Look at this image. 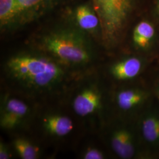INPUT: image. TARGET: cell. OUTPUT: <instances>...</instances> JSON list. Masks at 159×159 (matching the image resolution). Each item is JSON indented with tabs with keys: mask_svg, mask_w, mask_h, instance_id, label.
I'll return each instance as SVG.
<instances>
[{
	"mask_svg": "<svg viewBox=\"0 0 159 159\" xmlns=\"http://www.w3.org/2000/svg\"><path fill=\"white\" fill-rule=\"evenodd\" d=\"M3 68L13 85L34 95L57 91L68 79V68L37 50L12 55Z\"/></svg>",
	"mask_w": 159,
	"mask_h": 159,
	"instance_id": "6da1fadb",
	"label": "cell"
},
{
	"mask_svg": "<svg viewBox=\"0 0 159 159\" xmlns=\"http://www.w3.org/2000/svg\"><path fill=\"white\" fill-rule=\"evenodd\" d=\"M35 45L37 50L68 69L87 67L94 58L90 36L70 23L43 33L36 39Z\"/></svg>",
	"mask_w": 159,
	"mask_h": 159,
	"instance_id": "7a4b0ae2",
	"label": "cell"
},
{
	"mask_svg": "<svg viewBox=\"0 0 159 159\" xmlns=\"http://www.w3.org/2000/svg\"><path fill=\"white\" fill-rule=\"evenodd\" d=\"M135 0H91L99 18L101 35L106 43L116 41L125 26Z\"/></svg>",
	"mask_w": 159,
	"mask_h": 159,
	"instance_id": "3957f363",
	"label": "cell"
},
{
	"mask_svg": "<svg viewBox=\"0 0 159 159\" xmlns=\"http://www.w3.org/2000/svg\"><path fill=\"white\" fill-rule=\"evenodd\" d=\"M31 109L24 100L7 95L1 106L0 126L3 130L12 131L21 127L29 118Z\"/></svg>",
	"mask_w": 159,
	"mask_h": 159,
	"instance_id": "277c9868",
	"label": "cell"
},
{
	"mask_svg": "<svg viewBox=\"0 0 159 159\" xmlns=\"http://www.w3.org/2000/svg\"><path fill=\"white\" fill-rule=\"evenodd\" d=\"M102 94L93 83L83 85L75 92L71 100L74 113L80 117H91L102 106Z\"/></svg>",
	"mask_w": 159,
	"mask_h": 159,
	"instance_id": "5b68a950",
	"label": "cell"
},
{
	"mask_svg": "<svg viewBox=\"0 0 159 159\" xmlns=\"http://www.w3.org/2000/svg\"><path fill=\"white\" fill-rule=\"evenodd\" d=\"M68 17L69 23L90 37L101 34L100 20L91 4L84 3L75 7L68 13Z\"/></svg>",
	"mask_w": 159,
	"mask_h": 159,
	"instance_id": "8992f818",
	"label": "cell"
},
{
	"mask_svg": "<svg viewBox=\"0 0 159 159\" xmlns=\"http://www.w3.org/2000/svg\"><path fill=\"white\" fill-rule=\"evenodd\" d=\"M20 11V27L32 23L50 14L64 0H18Z\"/></svg>",
	"mask_w": 159,
	"mask_h": 159,
	"instance_id": "52a82bcc",
	"label": "cell"
},
{
	"mask_svg": "<svg viewBox=\"0 0 159 159\" xmlns=\"http://www.w3.org/2000/svg\"><path fill=\"white\" fill-rule=\"evenodd\" d=\"M41 125L47 135L56 138L68 136L74 128L72 119L68 116L60 113L46 114L41 119Z\"/></svg>",
	"mask_w": 159,
	"mask_h": 159,
	"instance_id": "ba28073f",
	"label": "cell"
},
{
	"mask_svg": "<svg viewBox=\"0 0 159 159\" xmlns=\"http://www.w3.org/2000/svg\"><path fill=\"white\" fill-rule=\"evenodd\" d=\"M20 11L18 0H0V26L2 31L20 27Z\"/></svg>",
	"mask_w": 159,
	"mask_h": 159,
	"instance_id": "9c48e42d",
	"label": "cell"
},
{
	"mask_svg": "<svg viewBox=\"0 0 159 159\" xmlns=\"http://www.w3.org/2000/svg\"><path fill=\"white\" fill-rule=\"evenodd\" d=\"M111 144L114 152L122 159H130L134 153L130 133L124 129L114 132Z\"/></svg>",
	"mask_w": 159,
	"mask_h": 159,
	"instance_id": "30bf717a",
	"label": "cell"
},
{
	"mask_svg": "<svg viewBox=\"0 0 159 159\" xmlns=\"http://www.w3.org/2000/svg\"><path fill=\"white\" fill-rule=\"evenodd\" d=\"M141 67L142 63L140 60L131 57L114 64L111 68V73L116 79H130L139 73Z\"/></svg>",
	"mask_w": 159,
	"mask_h": 159,
	"instance_id": "8fae6325",
	"label": "cell"
},
{
	"mask_svg": "<svg viewBox=\"0 0 159 159\" xmlns=\"http://www.w3.org/2000/svg\"><path fill=\"white\" fill-rule=\"evenodd\" d=\"M12 147L22 159H36L39 156V149L27 138L17 137L12 142Z\"/></svg>",
	"mask_w": 159,
	"mask_h": 159,
	"instance_id": "7c38bea8",
	"label": "cell"
},
{
	"mask_svg": "<svg viewBox=\"0 0 159 159\" xmlns=\"http://www.w3.org/2000/svg\"><path fill=\"white\" fill-rule=\"evenodd\" d=\"M154 35V29L152 25L146 21H142L134 30L133 39L137 46L145 48L148 45Z\"/></svg>",
	"mask_w": 159,
	"mask_h": 159,
	"instance_id": "4fadbf2b",
	"label": "cell"
},
{
	"mask_svg": "<svg viewBox=\"0 0 159 159\" xmlns=\"http://www.w3.org/2000/svg\"><path fill=\"white\" fill-rule=\"evenodd\" d=\"M142 94L133 90L120 91L116 97V102L119 107L125 111L134 107L142 102Z\"/></svg>",
	"mask_w": 159,
	"mask_h": 159,
	"instance_id": "5bb4252c",
	"label": "cell"
},
{
	"mask_svg": "<svg viewBox=\"0 0 159 159\" xmlns=\"http://www.w3.org/2000/svg\"><path fill=\"white\" fill-rule=\"evenodd\" d=\"M142 130L145 139L150 142L159 139V119L150 117L143 122Z\"/></svg>",
	"mask_w": 159,
	"mask_h": 159,
	"instance_id": "9a60e30c",
	"label": "cell"
},
{
	"mask_svg": "<svg viewBox=\"0 0 159 159\" xmlns=\"http://www.w3.org/2000/svg\"><path fill=\"white\" fill-rule=\"evenodd\" d=\"M104 157L101 150L93 147L87 148L82 155V158L84 159H102Z\"/></svg>",
	"mask_w": 159,
	"mask_h": 159,
	"instance_id": "2e32d148",
	"label": "cell"
},
{
	"mask_svg": "<svg viewBox=\"0 0 159 159\" xmlns=\"http://www.w3.org/2000/svg\"><path fill=\"white\" fill-rule=\"evenodd\" d=\"M11 150L3 142L0 143V159H9L11 157Z\"/></svg>",
	"mask_w": 159,
	"mask_h": 159,
	"instance_id": "e0dca14e",
	"label": "cell"
},
{
	"mask_svg": "<svg viewBox=\"0 0 159 159\" xmlns=\"http://www.w3.org/2000/svg\"><path fill=\"white\" fill-rule=\"evenodd\" d=\"M157 11L159 12V0H158V2H157Z\"/></svg>",
	"mask_w": 159,
	"mask_h": 159,
	"instance_id": "ac0fdd59",
	"label": "cell"
}]
</instances>
